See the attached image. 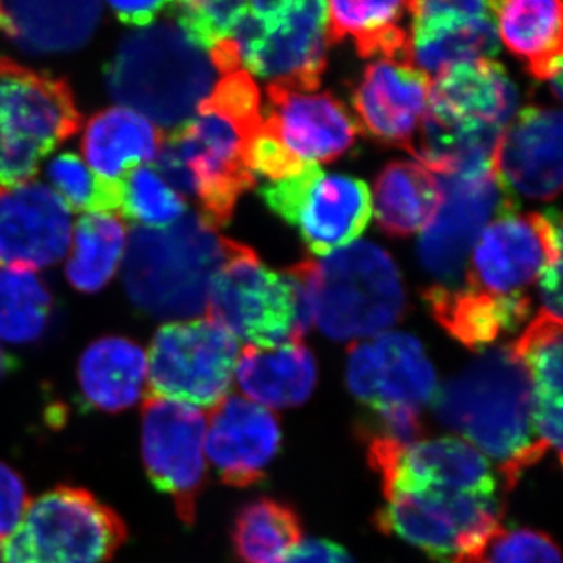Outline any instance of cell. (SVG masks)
Returning <instances> with one entry per match:
<instances>
[{
  "instance_id": "obj_1",
  "label": "cell",
  "mask_w": 563,
  "mask_h": 563,
  "mask_svg": "<svg viewBox=\"0 0 563 563\" xmlns=\"http://www.w3.org/2000/svg\"><path fill=\"white\" fill-rule=\"evenodd\" d=\"M433 413L444 428L498 461L509 488L548 453L533 431L531 380L509 346L483 352L437 388Z\"/></svg>"
},
{
  "instance_id": "obj_2",
  "label": "cell",
  "mask_w": 563,
  "mask_h": 563,
  "mask_svg": "<svg viewBox=\"0 0 563 563\" xmlns=\"http://www.w3.org/2000/svg\"><path fill=\"white\" fill-rule=\"evenodd\" d=\"M262 121L258 107L209 95L190 120L165 136L152 166L185 199H196L203 220L221 228L255 185L250 147Z\"/></svg>"
},
{
  "instance_id": "obj_3",
  "label": "cell",
  "mask_w": 563,
  "mask_h": 563,
  "mask_svg": "<svg viewBox=\"0 0 563 563\" xmlns=\"http://www.w3.org/2000/svg\"><path fill=\"white\" fill-rule=\"evenodd\" d=\"M232 244L199 211H187L169 228L132 229L122 269L125 291L136 309L158 320L207 313L211 284Z\"/></svg>"
},
{
  "instance_id": "obj_4",
  "label": "cell",
  "mask_w": 563,
  "mask_h": 563,
  "mask_svg": "<svg viewBox=\"0 0 563 563\" xmlns=\"http://www.w3.org/2000/svg\"><path fill=\"white\" fill-rule=\"evenodd\" d=\"M302 280L312 325L339 342L387 332L406 312L398 265L379 244L352 243L322 261L291 266Z\"/></svg>"
},
{
  "instance_id": "obj_5",
  "label": "cell",
  "mask_w": 563,
  "mask_h": 563,
  "mask_svg": "<svg viewBox=\"0 0 563 563\" xmlns=\"http://www.w3.org/2000/svg\"><path fill=\"white\" fill-rule=\"evenodd\" d=\"M217 74L209 52L166 22L122 40L106 69L111 96L158 128L190 120L217 85Z\"/></svg>"
},
{
  "instance_id": "obj_6",
  "label": "cell",
  "mask_w": 563,
  "mask_h": 563,
  "mask_svg": "<svg viewBox=\"0 0 563 563\" xmlns=\"http://www.w3.org/2000/svg\"><path fill=\"white\" fill-rule=\"evenodd\" d=\"M207 313L255 347L302 342L312 328L301 279L290 272H272L255 251L236 242L211 284Z\"/></svg>"
},
{
  "instance_id": "obj_7",
  "label": "cell",
  "mask_w": 563,
  "mask_h": 563,
  "mask_svg": "<svg viewBox=\"0 0 563 563\" xmlns=\"http://www.w3.org/2000/svg\"><path fill=\"white\" fill-rule=\"evenodd\" d=\"M128 540L120 515L79 487L58 485L25 510L0 563H107Z\"/></svg>"
},
{
  "instance_id": "obj_8",
  "label": "cell",
  "mask_w": 563,
  "mask_h": 563,
  "mask_svg": "<svg viewBox=\"0 0 563 563\" xmlns=\"http://www.w3.org/2000/svg\"><path fill=\"white\" fill-rule=\"evenodd\" d=\"M80 120L66 80L0 58V191L33 180Z\"/></svg>"
},
{
  "instance_id": "obj_9",
  "label": "cell",
  "mask_w": 563,
  "mask_h": 563,
  "mask_svg": "<svg viewBox=\"0 0 563 563\" xmlns=\"http://www.w3.org/2000/svg\"><path fill=\"white\" fill-rule=\"evenodd\" d=\"M376 515L379 531L420 548L437 563H485L506 529L496 495L396 493Z\"/></svg>"
},
{
  "instance_id": "obj_10",
  "label": "cell",
  "mask_w": 563,
  "mask_h": 563,
  "mask_svg": "<svg viewBox=\"0 0 563 563\" xmlns=\"http://www.w3.org/2000/svg\"><path fill=\"white\" fill-rule=\"evenodd\" d=\"M231 40L250 73L269 84L317 91L328 55V5L318 0L247 2Z\"/></svg>"
},
{
  "instance_id": "obj_11",
  "label": "cell",
  "mask_w": 563,
  "mask_h": 563,
  "mask_svg": "<svg viewBox=\"0 0 563 563\" xmlns=\"http://www.w3.org/2000/svg\"><path fill=\"white\" fill-rule=\"evenodd\" d=\"M239 342L217 321H174L152 340L147 358L150 396L214 409L231 390Z\"/></svg>"
},
{
  "instance_id": "obj_12",
  "label": "cell",
  "mask_w": 563,
  "mask_h": 563,
  "mask_svg": "<svg viewBox=\"0 0 563 563\" xmlns=\"http://www.w3.org/2000/svg\"><path fill=\"white\" fill-rule=\"evenodd\" d=\"M263 201L301 233L314 254H329L362 235L372 220V192L365 181L303 166L287 179L266 181Z\"/></svg>"
},
{
  "instance_id": "obj_13",
  "label": "cell",
  "mask_w": 563,
  "mask_h": 563,
  "mask_svg": "<svg viewBox=\"0 0 563 563\" xmlns=\"http://www.w3.org/2000/svg\"><path fill=\"white\" fill-rule=\"evenodd\" d=\"M558 258H562L558 209L531 214L507 211L495 218L474 244L463 288L490 298H523Z\"/></svg>"
},
{
  "instance_id": "obj_14",
  "label": "cell",
  "mask_w": 563,
  "mask_h": 563,
  "mask_svg": "<svg viewBox=\"0 0 563 563\" xmlns=\"http://www.w3.org/2000/svg\"><path fill=\"white\" fill-rule=\"evenodd\" d=\"M435 177L440 202L418 240V258L422 269L435 279L433 287L454 290L465 276L485 225L517 210V201L503 190L493 169Z\"/></svg>"
},
{
  "instance_id": "obj_15",
  "label": "cell",
  "mask_w": 563,
  "mask_h": 563,
  "mask_svg": "<svg viewBox=\"0 0 563 563\" xmlns=\"http://www.w3.org/2000/svg\"><path fill=\"white\" fill-rule=\"evenodd\" d=\"M206 417L195 407L146 395L141 409V455L154 487L174 501L181 523H195L207 484Z\"/></svg>"
},
{
  "instance_id": "obj_16",
  "label": "cell",
  "mask_w": 563,
  "mask_h": 563,
  "mask_svg": "<svg viewBox=\"0 0 563 563\" xmlns=\"http://www.w3.org/2000/svg\"><path fill=\"white\" fill-rule=\"evenodd\" d=\"M368 461L383 479L385 498L424 490L495 495L498 481L483 453L454 437L409 444L362 433Z\"/></svg>"
},
{
  "instance_id": "obj_17",
  "label": "cell",
  "mask_w": 563,
  "mask_h": 563,
  "mask_svg": "<svg viewBox=\"0 0 563 563\" xmlns=\"http://www.w3.org/2000/svg\"><path fill=\"white\" fill-rule=\"evenodd\" d=\"M346 383L354 398L373 412L393 407L421 410L437 393L435 372L424 347L404 332H384L352 344Z\"/></svg>"
},
{
  "instance_id": "obj_18",
  "label": "cell",
  "mask_w": 563,
  "mask_h": 563,
  "mask_svg": "<svg viewBox=\"0 0 563 563\" xmlns=\"http://www.w3.org/2000/svg\"><path fill=\"white\" fill-rule=\"evenodd\" d=\"M266 101L262 131L302 165L336 161L361 133L350 111L331 92L268 84Z\"/></svg>"
},
{
  "instance_id": "obj_19",
  "label": "cell",
  "mask_w": 563,
  "mask_h": 563,
  "mask_svg": "<svg viewBox=\"0 0 563 563\" xmlns=\"http://www.w3.org/2000/svg\"><path fill=\"white\" fill-rule=\"evenodd\" d=\"M409 63L431 79L451 66L488 60L498 54L490 2H409Z\"/></svg>"
},
{
  "instance_id": "obj_20",
  "label": "cell",
  "mask_w": 563,
  "mask_h": 563,
  "mask_svg": "<svg viewBox=\"0 0 563 563\" xmlns=\"http://www.w3.org/2000/svg\"><path fill=\"white\" fill-rule=\"evenodd\" d=\"M562 113L551 107L520 111L492 157L493 174L514 201H553L562 190Z\"/></svg>"
},
{
  "instance_id": "obj_21",
  "label": "cell",
  "mask_w": 563,
  "mask_h": 563,
  "mask_svg": "<svg viewBox=\"0 0 563 563\" xmlns=\"http://www.w3.org/2000/svg\"><path fill=\"white\" fill-rule=\"evenodd\" d=\"M73 211L47 185L29 180L0 191V262L47 268L68 254Z\"/></svg>"
},
{
  "instance_id": "obj_22",
  "label": "cell",
  "mask_w": 563,
  "mask_h": 563,
  "mask_svg": "<svg viewBox=\"0 0 563 563\" xmlns=\"http://www.w3.org/2000/svg\"><path fill=\"white\" fill-rule=\"evenodd\" d=\"M282 442L279 418L240 396H229L211 409L206 453L231 487H250L265 476Z\"/></svg>"
},
{
  "instance_id": "obj_23",
  "label": "cell",
  "mask_w": 563,
  "mask_h": 563,
  "mask_svg": "<svg viewBox=\"0 0 563 563\" xmlns=\"http://www.w3.org/2000/svg\"><path fill=\"white\" fill-rule=\"evenodd\" d=\"M431 87V77L409 63L383 58L363 73L352 106L374 139L409 151L428 111Z\"/></svg>"
},
{
  "instance_id": "obj_24",
  "label": "cell",
  "mask_w": 563,
  "mask_h": 563,
  "mask_svg": "<svg viewBox=\"0 0 563 563\" xmlns=\"http://www.w3.org/2000/svg\"><path fill=\"white\" fill-rule=\"evenodd\" d=\"M518 91L503 65L462 63L432 80L428 109L479 128L503 132L515 117Z\"/></svg>"
},
{
  "instance_id": "obj_25",
  "label": "cell",
  "mask_w": 563,
  "mask_h": 563,
  "mask_svg": "<svg viewBox=\"0 0 563 563\" xmlns=\"http://www.w3.org/2000/svg\"><path fill=\"white\" fill-rule=\"evenodd\" d=\"M531 380L532 421L544 450L562 459V320L540 312L523 335L510 344Z\"/></svg>"
},
{
  "instance_id": "obj_26",
  "label": "cell",
  "mask_w": 563,
  "mask_h": 563,
  "mask_svg": "<svg viewBox=\"0 0 563 563\" xmlns=\"http://www.w3.org/2000/svg\"><path fill=\"white\" fill-rule=\"evenodd\" d=\"M499 35L529 74L548 80L562 99V3L559 0L490 2Z\"/></svg>"
},
{
  "instance_id": "obj_27",
  "label": "cell",
  "mask_w": 563,
  "mask_h": 563,
  "mask_svg": "<svg viewBox=\"0 0 563 563\" xmlns=\"http://www.w3.org/2000/svg\"><path fill=\"white\" fill-rule=\"evenodd\" d=\"M163 140L162 129L150 118L129 107H110L88 121L81 152L91 172L121 181L132 169L152 165Z\"/></svg>"
},
{
  "instance_id": "obj_28",
  "label": "cell",
  "mask_w": 563,
  "mask_h": 563,
  "mask_svg": "<svg viewBox=\"0 0 563 563\" xmlns=\"http://www.w3.org/2000/svg\"><path fill=\"white\" fill-rule=\"evenodd\" d=\"M236 383L265 409H288L309 401L317 387L312 352L302 342L274 347H244L236 362Z\"/></svg>"
},
{
  "instance_id": "obj_29",
  "label": "cell",
  "mask_w": 563,
  "mask_h": 563,
  "mask_svg": "<svg viewBox=\"0 0 563 563\" xmlns=\"http://www.w3.org/2000/svg\"><path fill=\"white\" fill-rule=\"evenodd\" d=\"M424 301L437 322L453 339L473 351H484L506 333L517 331L531 312L532 301L498 299L466 288L429 287Z\"/></svg>"
},
{
  "instance_id": "obj_30",
  "label": "cell",
  "mask_w": 563,
  "mask_h": 563,
  "mask_svg": "<svg viewBox=\"0 0 563 563\" xmlns=\"http://www.w3.org/2000/svg\"><path fill=\"white\" fill-rule=\"evenodd\" d=\"M2 29L33 54L76 51L91 38L102 18L99 2L2 3Z\"/></svg>"
},
{
  "instance_id": "obj_31",
  "label": "cell",
  "mask_w": 563,
  "mask_h": 563,
  "mask_svg": "<svg viewBox=\"0 0 563 563\" xmlns=\"http://www.w3.org/2000/svg\"><path fill=\"white\" fill-rule=\"evenodd\" d=\"M85 401L120 413L139 401L147 379L146 352L124 336H103L85 350L77 368Z\"/></svg>"
},
{
  "instance_id": "obj_32",
  "label": "cell",
  "mask_w": 563,
  "mask_h": 563,
  "mask_svg": "<svg viewBox=\"0 0 563 563\" xmlns=\"http://www.w3.org/2000/svg\"><path fill=\"white\" fill-rule=\"evenodd\" d=\"M439 202L435 174L420 162L388 163L374 181L377 224L391 236H409L424 229Z\"/></svg>"
},
{
  "instance_id": "obj_33",
  "label": "cell",
  "mask_w": 563,
  "mask_h": 563,
  "mask_svg": "<svg viewBox=\"0 0 563 563\" xmlns=\"http://www.w3.org/2000/svg\"><path fill=\"white\" fill-rule=\"evenodd\" d=\"M325 5L331 43L352 38L361 57L380 55L388 60L409 63V33L401 25L404 16L409 14V2H328Z\"/></svg>"
},
{
  "instance_id": "obj_34",
  "label": "cell",
  "mask_w": 563,
  "mask_h": 563,
  "mask_svg": "<svg viewBox=\"0 0 563 563\" xmlns=\"http://www.w3.org/2000/svg\"><path fill=\"white\" fill-rule=\"evenodd\" d=\"M128 250V225L118 214L88 213L74 228L66 277L76 290L101 291L120 269Z\"/></svg>"
},
{
  "instance_id": "obj_35",
  "label": "cell",
  "mask_w": 563,
  "mask_h": 563,
  "mask_svg": "<svg viewBox=\"0 0 563 563\" xmlns=\"http://www.w3.org/2000/svg\"><path fill=\"white\" fill-rule=\"evenodd\" d=\"M302 523L288 504L255 499L233 521L232 544L242 563H282L302 543Z\"/></svg>"
},
{
  "instance_id": "obj_36",
  "label": "cell",
  "mask_w": 563,
  "mask_h": 563,
  "mask_svg": "<svg viewBox=\"0 0 563 563\" xmlns=\"http://www.w3.org/2000/svg\"><path fill=\"white\" fill-rule=\"evenodd\" d=\"M51 291L33 269L0 266V340L31 343L49 325Z\"/></svg>"
},
{
  "instance_id": "obj_37",
  "label": "cell",
  "mask_w": 563,
  "mask_h": 563,
  "mask_svg": "<svg viewBox=\"0 0 563 563\" xmlns=\"http://www.w3.org/2000/svg\"><path fill=\"white\" fill-rule=\"evenodd\" d=\"M121 187L120 217L135 222L136 228H169L187 213V199L174 190L152 165L132 169L121 180Z\"/></svg>"
},
{
  "instance_id": "obj_38",
  "label": "cell",
  "mask_w": 563,
  "mask_h": 563,
  "mask_svg": "<svg viewBox=\"0 0 563 563\" xmlns=\"http://www.w3.org/2000/svg\"><path fill=\"white\" fill-rule=\"evenodd\" d=\"M52 190L57 192L70 211L111 213L120 217L121 181L107 180L91 172L79 155L65 154L52 158L46 168Z\"/></svg>"
},
{
  "instance_id": "obj_39",
  "label": "cell",
  "mask_w": 563,
  "mask_h": 563,
  "mask_svg": "<svg viewBox=\"0 0 563 563\" xmlns=\"http://www.w3.org/2000/svg\"><path fill=\"white\" fill-rule=\"evenodd\" d=\"M177 27L196 46L210 52L221 41L231 40L242 21L247 2L242 0H191L169 3Z\"/></svg>"
},
{
  "instance_id": "obj_40",
  "label": "cell",
  "mask_w": 563,
  "mask_h": 563,
  "mask_svg": "<svg viewBox=\"0 0 563 563\" xmlns=\"http://www.w3.org/2000/svg\"><path fill=\"white\" fill-rule=\"evenodd\" d=\"M485 563H562L558 544L533 529L504 531L492 544Z\"/></svg>"
},
{
  "instance_id": "obj_41",
  "label": "cell",
  "mask_w": 563,
  "mask_h": 563,
  "mask_svg": "<svg viewBox=\"0 0 563 563\" xmlns=\"http://www.w3.org/2000/svg\"><path fill=\"white\" fill-rule=\"evenodd\" d=\"M31 506L27 488L20 474L0 462V544L20 525Z\"/></svg>"
},
{
  "instance_id": "obj_42",
  "label": "cell",
  "mask_w": 563,
  "mask_h": 563,
  "mask_svg": "<svg viewBox=\"0 0 563 563\" xmlns=\"http://www.w3.org/2000/svg\"><path fill=\"white\" fill-rule=\"evenodd\" d=\"M282 563H357L342 547L329 540H307Z\"/></svg>"
},
{
  "instance_id": "obj_43",
  "label": "cell",
  "mask_w": 563,
  "mask_h": 563,
  "mask_svg": "<svg viewBox=\"0 0 563 563\" xmlns=\"http://www.w3.org/2000/svg\"><path fill=\"white\" fill-rule=\"evenodd\" d=\"M118 20L129 25L150 27L162 10L168 9V2H111L109 3Z\"/></svg>"
},
{
  "instance_id": "obj_44",
  "label": "cell",
  "mask_w": 563,
  "mask_h": 563,
  "mask_svg": "<svg viewBox=\"0 0 563 563\" xmlns=\"http://www.w3.org/2000/svg\"><path fill=\"white\" fill-rule=\"evenodd\" d=\"M14 365H16V361H14L13 355H10L0 346V380L13 372Z\"/></svg>"
},
{
  "instance_id": "obj_45",
  "label": "cell",
  "mask_w": 563,
  "mask_h": 563,
  "mask_svg": "<svg viewBox=\"0 0 563 563\" xmlns=\"http://www.w3.org/2000/svg\"><path fill=\"white\" fill-rule=\"evenodd\" d=\"M2 22H3L2 3H0V29H2Z\"/></svg>"
}]
</instances>
